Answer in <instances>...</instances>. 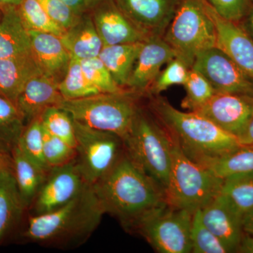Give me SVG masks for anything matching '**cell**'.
<instances>
[{
    "mask_svg": "<svg viewBox=\"0 0 253 253\" xmlns=\"http://www.w3.org/2000/svg\"><path fill=\"white\" fill-rule=\"evenodd\" d=\"M105 213L134 230L141 218L167 204L164 191L125 151L112 169L92 184Z\"/></svg>",
    "mask_w": 253,
    "mask_h": 253,
    "instance_id": "6da1fadb",
    "label": "cell"
},
{
    "mask_svg": "<svg viewBox=\"0 0 253 253\" xmlns=\"http://www.w3.org/2000/svg\"><path fill=\"white\" fill-rule=\"evenodd\" d=\"M149 109L186 157L204 167L241 146L236 136L208 118L179 111L162 96H151Z\"/></svg>",
    "mask_w": 253,
    "mask_h": 253,
    "instance_id": "7a4b0ae2",
    "label": "cell"
},
{
    "mask_svg": "<svg viewBox=\"0 0 253 253\" xmlns=\"http://www.w3.org/2000/svg\"><path fill=\"white\" fill-rule=\"evenodd\" d=\"M105 214L91 184L74 199L51 212L28 219L26 239L46 244H63L88 237Z\"/></svg>",
    "mask_w": 253,
    "mask_h": 253,
    "instance_id": "3957f363",
    "label": "cell"
},
{
    "mask_svg": "<svg viewBox=\"0 0 253 253\" xmlns=\"http://www.w3.org/2000/svg\"><path fill=\"white\" fill-rule=\"evenodd\" d=\"M123 143L128 156L165 193L172 164L171 141L152 113L151 116L139 108Z\"/></svg>",
    "mask_w": 253,
    "mask_h": 253,
    "instance_id": "277c9868",
    "label": "cell"
},
{
    "mask_svg": "<svg viewBox=\"0 0 253 253\" xmlns=\"http://www.w3.org/2000/svg\"><path fill=\"white\" fill-rule=\"evenodd\" d=\"M76 122L126 139L139 107L130 91L101 93L77 99H64L58 106Z\"/></svg>",
    "mask_w": 253,
    "mask_h": 253,
    "instance_id": "5b68a950",
    "label": "cell"
},
{
    "mask_svg": "<svg viewBox=\"0 0 253 253\" xmlns=\"http://www.w3.org/2000/svg\"><path fill=\"white\" fill-rule=\"evenodd\" d=\"M169 139L172 164L165 191L166 202L172 207L194 213L217 197L224 179L186 157L174 141Z\"/></svg>",
    "mask_w": 253,
    "mask_h": 253,
    "instance_id": "8992f818",
    "label": "cell"
},
{
    "mask_svg": "<svg viewBox=\"0 0 253 253\" xmlns=\"http://www.w3.org/2000/svg\"><path fill=\"white\" fill-rule=\"evenodd\" d=\"M191 68L196 56L217 45V33L208 0H181L163 37Z\"/></svg>",
    "mask_w": 253,
    "mask_h": 253,
    "instance_id": "52a82bcc",
    "label": "cell"
},
{
    "mask_svg": "<svg viewBox=\"0 0 253 253\" xmlns=\"http://www.w3.org/2000/svg\"><path fill=\"white\" fill-rule=\"evenodd\" d=\"M193 214L166 204L141 218L134 230L158 253H191Z\"/></svg>",
    "mask_w": 253,
    "mask_h": 253,
    "instance_id": "ba28073f",
    "label": "cell"
},
{
    "mask_svg": "<svg viewBox=\"0 0 253 253\" xmlns=\"http://www.w3.org/2000/svg\"><path fill=\"white\" fill-rule=\"evenodd\" d=\"M74 122L76 162L88 184H95L112 169L125 153L123 141L113 133Z\"/></svg>",
    "mask_w": 253,
    "mask_h": 253,
    "instance_id": "9c48e42d",
    "label": "cell"
},
{
    "mask_svg": "<svg viewBox=\"0 0 253 253\" xmlns=\"http://www.w3.org/2000/svg\"><path fill=\"white\" fill-rule=\"evenodd\" d=\"M191 68L203 75L215 92L253 98V78L216 46L200 53Z\"/></svg>",
    "mask_w": 253,
    "mask_h": 253,
    "instance_id": "30bf717a",
    "label": "cell"
},
{
    "mask_svg": "<svg viewBox=\"0 0 253 253\" xmlns=\"http://www.w3.org/2000/svg\"><path fill=\"white\" fill-rule=\"evenodd\" d=\"M88 184L76 158L51 168L35 199V213L43 214L61 207L81 194Z\"/></svg>",
    "mask_w": 253,
    "mask_h": 253,
    "instance_id": "8fae6325",
    "label": "cell"
},
{
    "mask_svg": "<svg viewBox=\"0 0 253 253\" xmlns=\"http://www.w3.org/2000/svg\"><path fill=\"white\" fill-rule=\"evenodd\" d=\"M223 130L239 137L253 114V98L230 93L215 92L197 111Z\"/></svg>",
    "mask_w": 253,
    "mask_h": 253,
    "instance_id": "7c38bea8",
    "label": "cell"
},
{
    "mask_svg": "<svg viewBox=\"0 0 253 253\" xmlns=\"http://www.w3.org/2000/svg\"><path fill=\"white\" fill-rule=\"evenodd\" d=\"M148 37H163L181 0H112Z\"/></svg>",
    "mask_w": 253,
    "mask_h": 253,
    "instance_id": "4fadbf2b",
    "label": "cell"
},
{
    "mask_svg": "<svg viewBox=\"0 0 253 253\" xmlns=\"http://www.w3.org/2000/svg\"><path fill=\"white\" fill-rule=\"evenodd\" d=\"M89 14L104 46L143 42L150 38L136 27L112 0H99Z\"/></svg>",
    "mask_w": 253,
    "mask_h": 253,
    "instance_id": "5bb4252c",
    "label": "cell"
},
{
    "mask_svg": "<svg viewBox=\"0 0 253 253\" xmlns=\"http://www.w3.org/2000/svg\"><path fill=\"white\" fill-rule=\"evenodd\" d=\"M176 57L163 37H150L143 42L126 87L132 93L146 92L163 66Z\"/></svg>",
    "mask_w": 253,
    "mask_h": 253,
    "instance_id": "9a60e30c",
    "label": "cell"
},
{
    "mask_svg": "<svg viewBox=\"0 0 253 253\" xmlns=\"http://www.w3.org/2000/svg\"><path fill=\"white\" fill-rule=\"evenodd\" d=\"M200 211L205 225L217 236L229 253H236L244 234L242 217L220 194Z\"/></svg>",
    "mask_w": 253,
    "mask_h": 253,
    "instance_id": "2e32d148",
    "label": "cell"
},
{
    "mask_svg": "<svg viewBox=\"0 0 253 253\" xmlns=\"http://www.w3.org/2000/svg\"><path fill=\"white\" fill-rule=\"evenodd\" d=\"M211 14L217 33L216 47L253 78V41L235 22L221 17L211 5Z\"/></svg>",
    "mask_w": 253,
    "mask_h": 253,
    "instance_id": "e0dca14e",
    "label": "cell"
},
{
    "mask_svg": "<svg viewBox=\"0 0 253 253\" xmlns=\"http://www.w3.org/2000/svg\"><path fill=\"white\" fill-rule=\"evenodd\" d=\"M57 81L41 73L26 83L16 104L26 123L41 117L46 109L58 106L64 100Z\"/></svg>",
    "mask_w": 253,
    "mask_h": 253,
    "instance_id": "ac0fdd59",
    "label": "cell"
},
{
    "mask_svg": "<svg viewBox=\"0 0 253 253\" xmlns=\"http://www.w3.org/2000/svg\"><path fill=\"white\" fill-rule=\"evenodd\" d=\"M31 51L42 72L60 83L67 72L71 55L61 37L51 33L29 31Z\"/></svg>",
    "mask_w": 253,
    "mask_h": 253,
    "instance_id": "d6986e66",
    "label": "cell"
},
{
    "mask_svg": "<svg viewBox=\"0 0 253 253\" xmlns=\"http://www.w3.org/2000/svg\"><path fill=\"white\" fill-rule=\"evenodd\" d=\"M0 19V59L32 54L31 37L18 6L3 9Z\"/></svg>",
    "mask_w": 253,
    "mask_h": 253,
    "instance_id": "ffe728a7",
    "label": "cell"
},
{
    "mask_svg": "<svg viewBox=\"0 0 253 253\" xmlns=\"http://www.w3.org/2000/svg\"><path fill=\"white\" fill-rule=\"evenodd\" d=\"M41 73L33 54L0 59V95L16 103L26 83Z\"/></svg>",
    "mask_w": 253,
    "mask_h": 253,
    "instance_id": "44dd1931",
    "label": "cell"
},
{
    "mask_svg": "<svg viewBox=\"0 0 253 253\" xmlns=\"http://www.w3.org/2000/svg\"><path fill=\"white\" fill-rule=\"evenodd\" d=\"M61 38L73 59L97 57L104 47L89 13L83 14L79 21L66 30Z\"/></svg>",
    "mask_w": 253,
    "mask_h": 253,
    "instance_id": "7402d4cb",
    "label": "cell"
},
{
    "mask_svg": "<svg viewBox=\"0 0 253 253\" xmlns=\"http://www.w3.org/2000/svg\"><path fill=\"white\" fill-rule=\"evenodd\" d=\"M143 42L104 46L100 52L99 59L118 85L123 89L126 87Z\"/></svg>",
    "mask_w": 253,
    "mask_h": 253,
    "instance_id": "603a6c76",
    "label": "cell"
},
{
    "mask_svg": "<svg viewBox=\"0 0 253 253\" xmlns=\"http://www.w3.org/2000/svg\"><path fill=\"white\" fill-rule=\"evenodd\" d=\"M14 175L25 208L36 199L46 177V173L40 169L16 146L11 153Z\"/></svg>",
    "mask_w": 253,
    "mask_h": 253,
    "instance_id": "cb8c5ba5",
    "label": "cell"
},
{
    "mask_svg": "<svg viewBox=\"0 0 253 253\" xmlns=\"http://www.w3.org/2000/svg\"><path fill=\"white\" fill-rule=\"evenodd\" d=\"M25 209L14 173L0 171V243Z\"/></svg>",
    "mask_w": 253,
    "mask_h": 253,
    "instance_id": "d4e9b609",
    "label": "cell"
},
{
    "mask_svg": "<svg viewBox=\"0 0 253 253\" xmlns=\"http://www.w3.org/2000/svg\"><path fill=\"white\" fill-rule=\"evenodd\" d=\"M26 123L15 103L0 95V151L11 155Z\"/></svg>",
    "mask_w": 253,
    "mask_h": 253,
    "instance_id": "484cf974",
    "label": "cell"
},
{
    "mask_svg": "<svg viewBox=\"0 0 253 253\" xmlns=\"http://www.w3.org/2000/svg\"><path fill=\"white\" fill-rule=\"evenodd\" d=\"M219 194L243 218L253 209V172L225 178Z\"/></svg>",
    "mask_w": 253,
    "mask_h": 253,
    "instance_id": "4316f807",
    "label": "cell"
},
{
    "mask_svg": "<svg viewBox=\"0 0 253 253\" xmlns=\"http://www.w3.org/2000/svg\"><path fill=\"white\" fill-rule=\"evenodd\" d=\"M23 154L40 169L49 174V167L44 156L43 127L41 118H37L28 123L17 145Z\"/></svg>",
    "mask_w": 253,
    "mask_h": 253,
    "instance_id": "83f0119b",
    "label": "cell"
},
{
    "mask_svg": "<svg viewBox=\"0 0 253 253\" xmlns=\"http://www.w3.org/2000/svg\"><path fill=\"white\" fill-rule=\"evenodd\" d=\"M221 179L236 174L253 172V149L241 146L230 154L223 156L208 167Z\"/></svg>",
    "mask_w": 253,
    "mask_h": 253,
    "instance_id": "f1b7e54d",
    "label": "cell"
},
{
    "mask_svg": "<svg viewBox=\"0 0 253 253\" xmlns=\"http://www.w3.org/2000/svg\"><path fill=\"white\" fill-rule=\"evenodd\" d=\"M59 89L65 99H77L101 94V91L87 81L82 70L80 60L71 58L69 66Z\"/></svg>",
    "mask_w": 253,
    "mask_h": 253,
    "instance_id": "f546056e",
    "label": "cell"
},
{
    "mask_svg": "<svg viewBox=\"0 0 253 253\" xmlns=\"http://www.w3.org/2000/svg\"><path fill=\"white\" fill-rule=\"evenodd\" d=\"M18 10L28 31L51 33L59 37H62L66 32L51 19L38 0H22Z\"/></svg>",
    "mask_w": 253,
    "mask_h": 253,
    "instance_id": "4dcf8cb0",
    "label": "cell"
},
{
    "mask_svg": "<svg viewBox=\"0 0 253 253\" xmlns=\"http://www.w3.org/2000/svg\"><path fill=\"white\" fill-rule=\"evenodd\" d=\"M40 118L46 131L76 149L74 122L66 111L58 106H52L42 113Z\"/></svg>",
    "mask_w": 253,
    "mask_h": 253,
    "instance_id": "1f68e13d",
    "label": "cell"
},
{
    "mask_svg": "<svg viewBox=\"0 0 253 253\" xmlns=\"http://www.w3.org/2000/svg\"><path fill=\"white\" fill-rule=\"evenodd\" d=\"M183 86L185 88L186 95L181 106L189 111H197L215 93L207 79L192 68L189 70L187 80Z\"/></svg>",
    "mask_w": 253,
    "mask_h": 253,
    "instance_id": "d6a6232c",
    "label": "cell"
},
{
    "mask_svg": "<svg viewBox=\"0 0 253 253\" xmlns=\"http://www.w3.org/2000/svg\"><path fill=\"white\" fill-rule=\"evenodd\" d=\"M191 253H229L217 236L205 225L201 219L200 210H197L193 214L191 228Z\"/></svg>",
    "mask_w": 253,
    "mask_h": 253,
    "instance_id": "836d02e7",
    "label": "cell"
},
{
    "mask_svg": "<svg viewBox=\"0 0 253 253\" xmlns=\"http://www.w3.org/2000/svg\"><path fill=\"white\" fill-rule=\"evenodd\" d=\"M82 70L87 81L101 93H121L126 89L118 85L99 56L80 60Z\"/></svg>",
    "mask_w": 253,
    "mask_h": 253,
    "instance_id": "e575fe53",
    "label": "cell"
},
{
    "mask_svg": "<svg viewBox=\"0 0 253 253\" xmlns=\"http://www.w3.org/2000/svg\"><path fill=\"white\" fill-rule=\"evenodd\" d=\"M191 68L179 58H174L168 63L166 68L160 73L146 92L150 96L159 95L174 85H184Z\"/></svg>",
    "mask_w": 253,
    "mask_h": 253,
    "instance_id": "d590c367",
    "label": "cell"
},
{
    "mask_svg": "<svg viewBox=\"0 0 253 253\" xmlns=\"http://www.w3.org/2000/svg\"><path fill=\"white\" fill-rule=\"evenodd\" d=\"M43 127V126H42ZM44 156L50 168L59 167L76 158V149L43 128Z\"/></svg>",
    "mask_w": 253,
    "mask_h": 253,
    "instance_id": "8d00e7d4",
    "label": "cell"
},
{
    "mask_svg": "<svg viewBox=\"0 0 253 253\" xmlns=\"http://www.w3.org/2000/svg\"><path fill=\"white\" fill-rule=\"evenodd\" d=\"M51 19L64 30L73 27L83 14H80L60 0H38Z\"/></svg>",
    "mask_w": 253,
    "mask_h": 253,
    "instance_id": "74e56055",
    "label": "cell"
},
{
    "mask_svg": "<svg viewBox=\"0 0 253 253\" xmlns=\"http://www.w3.org/2000/svg\"><path fill=\"white\" fill-rule=\"evenodd\" d=\"M221 17L237 22L244 17L251 0H208Z\"/></svg>",
    "mask_w": 253,
    "mask_h": 253,
    "instance_id": "f35d334b",
    "label": "cell"
},
{
    "mask_svg": "<svg viewBox=\"0 0 253 253\" xmlns=\"http://www.w3.org/2000/svg\"><path fill=\"white\" fill-rule=\"evenodd\" d=\"M80 14L89 13L99 0H60Z\"/></svg>",
    "mask_w": 253,
    "mask_h": 253,
    "instance_id": "ab89813d",
    "label": "cell"
},
{
    "mask_svg": "<svg viewBox=\"0 0 253 253\" xmlns=\"http://www.w3.org/2000/svg\"><path fill=\"white\" fill-rule=\"evenodd\" d=\"M241 146L253 149V114L244 132L238 137Z\"/></svg>",
    "mask_w": 253,
    "mask_h": 253,
    "instance_id": "60d3db41",
    "label": "cell"
},
{
    "mask_svg": "<svg viewBox=\"0 0 253 253\" xmlns=\"http://www.w3.org/2000/svg\"><path fill=\"white\" fill-rule=\"evenodd\" d=\"M236 253H253V236L244 233Z\"/></svg>",
    "mask_w": 253,
    "mask_h": 253,
    "instance_id": "b9f144b4",
    "label": "cell"
},
{
    "mask_svg": "<svg viewBox=\"0 0 253 253\" xmlns=\"http://www.w3.org/2000/svg\"><path fill=\"white\" fill-rule=\"evenodd\" d=\"M0 171L14 173L11 155L6 154L1 151H0Z\"/></svg>",
    "mask_w": 253,
    "mask_h": 253,
    "instance_id": "7bdbcfd3",
    "label": "cell"
},
{
    "mask_svg": "<svg viewBox=\"0 0 253 253\" xmlns=\"http://www.w3.org/2000/svg\"><path fill=\"white\" fill-rule=\"evenodd\" d=\"M242 226L245 234L253 236V209L244 214L242 218Z\"/></svg>",
    "mask_w": 253,
    "mask_h": 253,
    "instance_id": "ee69618b",
    "label": "cell"
},
{
    "mask_svg": "<svg viewBox=\"0 0 253 253\" xmlns=\"http://www.w3.org/2000/svg\"><path fill=\"white\" fill-rule=\"evenodd\" d=\"M22 0H0V8L1 9L12 6H18Z\"/></svg>",
    "mask_w": 253,
    "mask_h": 253,
    "instance_id": "f6af8a7d",
    "label": "cell"
},
{
    "mask_svg": "<svg viewBox=\"0 0 253 253\" xmlns=\"http://www.w3.org/2000/svg\"><path fill=\"white\" fill-rule=\"evenodd\" d=\"M251 18V19H250V21H251V27H252L253 31V6L252 8V10H251V18Z\"/></svg>",
    "mask_w": 253,
    "mask_h": 253,
    "instance_id": "bcb514c9",
    "label": "cell"
},
{
    "mask_svg": "<svg viewBox=\"0 0 253 253\" xmlns=\"http://www.w3.org/2000/svg\"><path fill=\"white\" fill-rule=\"evenodd\" d=\"M3 10L0 8V19H1V16H2Z\"/></svg>",
    "mask_w": 253,
    "mask_h": 253,
    "instance_id": "7dc6e473",
    "label": "cell"
}]
</instances>
